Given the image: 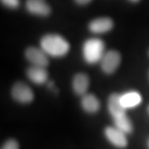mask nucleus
I'll list each match as a JSON object with an SVG mask.
<instances>
[{
  "label": "nucleus",
  "instance_id": "obj_1",
  "mask_svg": "<svg viewBox=\"0 0 149 149\" xmlns=\"http://www.w3.org/2000/svg\"><path fill=\"white\" fill-rule=\"evenodd\" d=\"M40 46L48 56L52 57L65 56L70 51L69 42L58 34H47L40 41Z\"/></svg>",
  "mask_w": 149,
  "mask_h": 149
},
{
  "label": "nucleus",
  "instance_id": "obj_2",
  "mask_svg": "<svg viewBox=\"0 0 149 149\" xmlns=\"http://www.w3.org/2000/svg\"><path fill=\"white\" fill-rule=\"evenodd\" d=\"M104 49V42L100 38H90L86 40L82 47V54L85 62L91 65L100 62L105 53Z\"/></svg>",
  "mask_w": 149,
  "mask_h": 149
},
{
  "label": "nucleus",
  "instance_id": "obj_3",
  "mask_svg": "<svg viewBox=\"0 0 149 149\" xmlns=\"http://www.w3.org/2000/svg\"><path fill=\"white\" fill-rule=\"evenodd\" d=\"M11 95L13 100L21 104H29L34 100L33 91L23 82H16L13 85Z\"/></svg>",
  "mask_w": 149,
  "mask_h": 149
},
{
  "label": "nucleus",
  "instance_id": "obj_4",
  "mask_svg": "<svg viewBox=\"0 0 149 149\" xmlns=\"http://www.w3.org/2000/svg\"><path fill=\"white\" fill-rule=\"evenodd\" d=\"M121 63V55L115 50H109L106 52L100 61L102 70L105 74H110L116 71Z\"/></svg>",
  "mask_w": 149,
  "mask_h": 149
},
{
  "label": "nucleus",
  "instance_id": "obj_5",
  "mask_svg": "<svg viewBox=\"0 0 149 149\" xmlns=\"http://www.w3.org/2000/svg\"><path fill=\"white\" fill-rule=\"evenodd\" d=\"M25 57L32 65L47 67L49 65L48 55L42 48L35 47H27L25 51Z\"/></svg>",
  "mask_w": 149,
  "mask_h": 149
},
{
  "label": "nucleus",
  "instance_id": "obj_6",
  "mask_svg": "<svg viewBox=\"0 0 149 149\" xmlns=\"http://www.w3.org/2000/svg\"><path fill=\"white\" fill-rule=\"evenodd\" d=\"M104 135L106 139L111 143L113 146L124 148L128 146V139L126 138L125 133H123L117 128L107 127L104 129Z\"/></svg>",
  "mask_w": 149,
  "mask_h": 149
},
{
  "label": "nucleus",
  "instance_id": "obj_7",
  "mask_svg": "<svg viewBox=\"0 0 149 149\" xmlns=\"http://www.w3.org/2000/svg\"><path fill=\"white\" fill-rule=\"evenodd\" d=\"M121 95L118 94H112L109 95V100H108V110L109 112L110 115L113 118L123 116L126 113V109L123 106L120 100Z\"/></svg>",
  "mask_w": 149,
  "mask_h": 149
},
{
  "label": "nucleus",
  "instance_id": "obj_8",
  "mask_svg": "<svg viewBox=\"0 0 149 149\" xmlns=\"http://www.w3.org/2000/svg\"><path fill=\"white\" fill-rule=\"evenodd\" d=\"M113 27V22L107 17H98L91 21L89 24V29L95 34H102L109 32Z\"/></svg>",
  "mask_w": 149,
  "mask_h": 149
},
{
  "label": "nucleus",
  "instance_id": "obj_9",
  "mask_svg": "<svg viewBox=\"0 0 149 149\" xmlns=\"http://www.w3.org/2000/svg\"><path fill=\"white\" fill-rule=\"evenodd\" d=\"M26 8L34 15L47 17L51 13V7L43 0H27Z\"/></svg>",
  "mask_w": 149,
  "mask_h": 149
},
{
  "label": "nucleus",
  "instance_id": "obj_10",
  "mask_svg": "<svg viewBox=\"0 0 149 149\" xmlns=\"http://www.w3.org/2000/svg\"><path fill=\"white\" fill-rule=\"evenodd\" d=\"M27 75L28 79L37 85H43L48 80V72L46 67L32 65L27 68Z\"/></svg>",
  "mask_w": 149,
  "mask_h": 149
},
{
  "label": "nucleus",
  "instance_id": "obj_11",
  "mask_svg": "<svg viewBox=\"0 0 149 149\" xmlns=\"http://www.w3.org/2000/svg\"><path fill=\"white\" fill-rule=\"evenodd\" d=\"M90 86V79L87 74L78 73L74 76L72 80V88L74 92L78 95L83 96L87 93Z\"/></svg>",
  "mask_w": 149,
  "mask_h": 149
},
{
  "label": "nucleus",
  "instance_id": "obj_12",
  "mask_svg": "<svg viewBox=\"0 0 149 149\" xmlns=\"http://www.w3.org/2000/svg\"><path fill=\"white\" fill-rule=\"evenodd\" d=\"M81 106L85 112L89 113H95L100 110V102L93 94L86 93L81 98Z\"/></svg>",
  "mask_w": 149,
  "mask_h": 149
},
{
  "label": "nucleus",
  "instance_id": "obj_13",
  "mask_svg": "<svg viewBox=\"0 0 149 149\" xmlns=\"http://www.w3.org/2000/svg\"><path fill=\"white\" fill-rule=\"evenodd\" d=\"M142 96L137 91H129L123 95H121L120 100L123 106L126 109L138 106L142 102Z\"/></svg>",
  "mask_w": 149,
  "mask_h": 149
},
{
  "label": "nucleus",
  "instance_id": "obj_14",
  "mask_svg": "<svg viewBox=\"0 0 149 149\" xmlns=\"http://www.w3.org/2000/svg\"><path fill=\"white\" fill-rule=\"evenodd\" d=\"M113 123L115 125V128L122 131L125 134H128L133 132V124L129 118L127 116V114L121 116V117L113 118Z\"/></svg>",
  "mask_w": 149,
  "mask_h": 149
},
{
  "label": "nucleus",
  "instance_id": "obj_15",
  "mask_svg": "<svg viewBox=\"0 0 149 149\" xmlns=\"http://www.w3.org/2000/svg\"><path fill=\"white\" fill-rule=\"evenodd\" d=\"M1 149H19V144L15 139H8L4 143Z\"/></svg>",
  "mask_w": 149,
  "mask_h": 149
},
{
  "label": "nucleus",
  "instance_id": "obj_16",
  "mask_svg": "<svg viewBox=\"0 0 149 149\" xmlns=\"http://www.w3.org/2000/svg\"><path fill=\"white\" fill-rule=\"evenodd\" d=\"M1 3L9 8H17L20 4L19 0H1Z\"/></svg>",
  "mask_w": 149,
  "mask_h": 149
},
{
  "label": "nucleus",
  "instance_id": "obj_17",
  "mask_svg": "<svg viewBox=\"0 0 149 149\" xmlns=\"http://www.w3.org/2000/svg\"><path fill=\"white\" fill-rule=\"evenodd\" d=\"M76 3L80 4V5H85V4H88L90 3L92 0H74Z\"/></svg>",
  "mask_w": 149,
  "mask_h": 149
},
{
  "label": "nucleus",
  "instance_id": "obj_18",
  "mask_svg": "<svg viewBox=\"0 0 149 149\" xmlns=\"http://www.w3.org/2000/svg\"><path fill=\"white\" fill-rule=\"evenodd\" d=\"M130 1H132V2H139V0H130Z\"/></svg>",
  "mask_w": 149,
  "mask_h": 149
},
{
  "label": "nucleus",
  "instance_id": "obj_19",
  "mask_svg": "<svg viewBox=\"0 0 149 149\" xmlns=\"http://www.w3.org/2000/svg\"><path fill=\"white\" fill-rule=\"evenodd\" d=\"M148 148H149V140H148Z\"/></svg>",
  "mask_w": 149,
  "mask_h": 149
},
{
  "label": "nucleus",
  "instance_id": "obj_20",
  "mask_svg": "<svg viewBox=\"0 0 149 149\" xmlns=\"http://www.w3.org/2000/svg\"><path fill=\"white\" fill-rule=\"evenodd\" d=\"M148 113H149V106H148Z\"/></svg>",
  "mask_w": 149,
  "mask_h": 149
}]
</instances>
